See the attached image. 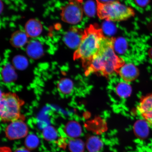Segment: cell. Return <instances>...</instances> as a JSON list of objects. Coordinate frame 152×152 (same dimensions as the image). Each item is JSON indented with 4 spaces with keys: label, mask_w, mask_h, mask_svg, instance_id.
Segmentation results:
<instances>
[{
    "label": "cell",
    "mask_w": 152,
    "mask_h": 152,
    "mask_svg": "<svg viewBox=\"0 0 152 152\" xmlns=\"http://www.w3.org/2000/svg\"><path fill=\"white\" fill-rule=\"evenodd\" d=\"M81 3L79 1H71L62 10V20L67 23L72 24L80 22L83 15Z\"/></svg>",
    "instance_id": "obj_5"
},
{
    "label": "cell",
    "mask_w": 152,
    "mask_h": 152,
    "mask_svg": "<svg viewBox=\"0 0 152 152\" xmlns=\"http://www.w3.org/2000/svg\"><path fill=\"white\" fill-rule=\"evenodd\" d=\"M115 92L119 96L126 98L130 96L132 93V88L126 82H121L115 87Z\"/></svg>",
    "instance_id": "obj_16"
},
{
    "label": "cell",
    "mask_w": 152,
    "mask_h": 152,
    "mask_svg": "<svg viewBox=\"0 0 152 152\" xmlns=\"http://www.w3.org/2000/svg\"><path fill=\"white\" fill-rule=\"evenodd\" d=\"M117 73L126 82H130L134 80L139 75L138 68L132 64H124L119 68Z\"/></svg>",
    "instance_id": "obj_9"
},
{
    "label": "cell",
    "mask_w": 152,
    "mask_h": 152,
    "mask_svg": "<svg viewBox=\"0 0 152 152\" xmlns=\"http://www.w3.org/2000/svg\"><path fill=\"white\" fill-rule=\"evenodd\" d=\"M42 25L39 21L35 19H31L28 21L25 26V32L28 37H36L41 33Z\"/></svg>",
    "instance_id": "obj_10"
},
{
    "label": "cell",
    "mask_w": 152,
    "mask_h": 152,
    "mask_svg": "<svg viewBox=\"0 0 152 152\" xmlns=\"http://www.w3.org/2000/svg\"><path fill=\"white\" fill-rule=\"evenodd\" d=\"M24 102L14 93H4L1 99V120L3 122H12L24 118L21 114V108Z\"/></svg>",
    "instance_id": "obj_4"
},
{
    "label": "cell",
    "mask_w": 152,
    "mask_h": 152,
    "mask_svg": "<svg viewBox=\"0 0 152 152\" xmlns=\"http://www.w3.org/2000/svg\"><path fill=\"white\" fill-rule=\"evenodd\" d=\"M28 37L26 32L16 31L11 36L10 42L11 45L15 48H21L24 46L28 41Z\"/></svg>",
    "instance_id": "obj_12"
},
{
    "label": "cell",
    "mask_w": 152,
    "mask_h": 152,
    "mask_svg": "<svg viewBox=\"0 0 152 152\" xmlns=\"http://www.w3.org/2000/svg\"><path fill=\"white\" fill-rule=\"evenodd\" d=\"M0 152H12L10 148L7 147H2Z\"/></svg>",
    "instance_id": "obj_24"
},
{
    "label": "cell",
    "mask_w": 152,
    "mask_h": 152,
    "mask_svg": "<svg viewBox=\"0 0 152 152\" xmlns=\"http://www.w3.org/2000/svg\"><path fill=\"white\" fill-rule=\"evenodd\" d=\"M58 88L59 92L63 94H71L73 90V83L71 80L68 78H62L58 81Z\"/></svg>",
    "instance_id": "obj_15"
},
{
    "label": "cell",
    "mask_w": 152,
    "mask_h": 152,
    "mask_svg": "<svg viewBox=\"0 0 152 152\" xmlns=\"http://www.w3.org/2000/svg\"><path fill=\"white\" fill-rule=\"evenodd\" d=\"M28 128L22 120L12 121L5 129L7 137L10 140L19 139L27 135Z\"/></svg>",
    "instance_id": "obj_6"
},
{
    "label": "cell",
    "mask_w": 152,
    "mask_h": 152,
    "mask_svg": "<svg viewBox=\"0 0 152 152\" xmlns=\"http://www.w3.org/2000/svg\"><path fill=\"white\" fill-rule=\"evenodd\" d=\"M71 1H75L80 2L82 3V0H71Z\"/></svg>",
    "instance_id": "obj_26"
},
{
    "label": "cell",
    "mask_w": 152,
    "mask_h": 152,
    "mask_svg": "<svg viewBox=\"0 0 152 152\" xmlns=\"http://www.w3.org/2000/svg\"><path fill=\"white\" fill-rule=\"evenodd\" d=\"M104 37L102 29L96 24L85 28L80 43L74 53V59L81 60L85 67L97 53Z\"/></svg>",
    "instance_id": "obj_2"
},
{
    "label": "cell",
    "mask_w": 152,
    "mask_h": 152,
    "mask_svg": "<svg viewBox=\"0 0 152 152\" xmlns=\"http://www.w3.org/2000/svg\"><path fill=\"white\" fill-rule=\"evenodd\" d=\"M115 45V49L116 50L117 52L121 54H122V53L124 52L125 49V43L124 42H117L116 43V44Z\"/></svg>",
    "instance_id": "obj_21"
},
{
    "label": "cell",
    "mask_w": 152,
    "mask_h": 152,
    "mask_svg": "<svg viewBox=\"0 0 152 152\" xmlns=\"http://www.w3.org/2000/svg\"><path fill=\"white\" fill-rule=\"evenodd\" d=\"M39 142L37 137L34 134H30L26 137L25 141V144L27 149L30 150L35 149Z\"/></svg>",
    "instance_id": "obj_20"
},
{
    "label": "cell",
    "mask_w": 152,
    "mask_h": 152,
    "mask_svg": "<svg viewBox=\"0 0 152 152\" xmlns=\"http://www.w3.org/2000/svg\"><path fill=\"white\" fill-rule=\"evenodd\" d=\"M134 129L136 135L139 138L143 139L149 135V126L147 122L143 120L136 121L134 124Z\"/></svg>",
    "instance_id": "obj_13"
},
{
    "label": "cell",
    "mask_w": 152,
    "mask_h": 152,
    "mask_svg": "<svg viewBox=\"0 0 152 152\" xmlns=\"http://www.w3.org/2000/svg\"><path fill=\"white\" fill-rule=\"evenodd\" d=\"M15 152H30L29 150L24 148H20L15 151Z\"/></svg>",
    "instance_id": "obj_23"
},
{
    "label": "cell",
    "mask_w": 152,
    "mask_h": 152,
    "mask_svg": "<svg viewBox=\"0 0 152 152\" xmlns=\"http://www.w3.org/2000/svg\"><path fill=\"white\" fill-rule=\"evenodd\" d=\"M149 54L150 57L152 58V48L149 50Z\"/></svg>",
    "instance_id": "obj_25"
},
{
    "label": "cell",
    "mask_w": 152,
    "mask_h": 152,
    "mask_svg": "<svg viewBox=\"0 0 152 152\" xmlns=\"http://www.w3.org/2000/svg\"><path fill=\"white\" fill-rule=\"evenodd\" d=\"M68 147L71 152H83L84 151V142L80 139L73 138L68 142Z\"/></svg>",
    "instance_id": "obj_18"
},
{
    "label": "cell",
    "mask_w": 152,
    "mask_h": 152,
    "mask_svg": "<svg viewBox=\"0 0 152 152\" xmlns=\"http://www.w3.org/2000/svg\"><path fill=\"white\" fill-rule=\"evenodd\" d=\"M113 38L104 37L101 41L99 49L91 61L85 66V75L94 73L107 77L114 72L117 73L125 64L124 60L115 54Z\"/></svg>",
    "instance_id": "obj_1"
},
{
    "label": "cell",
    "mask_w": 152,
    "mask_h": 152,
    "mask_svg": "<svg viewBox=\"0 0 152 152\" xmlns=\"http://www.w3.org/2000/svg\"><path fill=\"white\" fill-rule=\"evenodd\" d=\"M136 3L140 7H144L149 3V0H135Z\"/></svg>",
    "instance_id": "obj_22"
},
{
    "label": "cell",
    "mask_w": 152,
    "mask_h": 152,
    "mask_svg": "<svg viewBox=\"0 0 152 152\" xmlns=\"http://www.w3.org/2000/svg\"><path fill=\"white\" fill-rule=\"evenodd\" d=\"M42 47L39 42L33 41L28 43L27 47V53L31 57H37L42 53Z\"/></svg>",
    "instance_id": "obj_17"
},
{
    "label": "cell",
    "mask_w": 152,
    "mask_h": 152,
    "mask_svg": "<svg viewBox=\"0 0 152 152\" xmlns=\"http://www.w3.org/2000/svg\"><path fill=\"white\" fill-rule=\"evenodd\" d=\"M97 14L101 20L119 22L128 20L135 14L131 7L116 1L102 2L96 0Z\"/></svg>",
    "instance_id": "obj_3"
},
{
    "label": "cell",
    "mask_w": 152,
    "mask_h": 152,
    "mask_svg": "<svg viewBox=\"0 0 152 152\" xmlns=\"http://www.w3.org/2000/svg\"><path fill=\"white\" fill-rule=\"evenodd\" d=\"M64 132L69 137L76 138L81 136L82 130L80 125L77 121H70L66 124Z\"/></svg>",
    "instance_id": "obj_11"
},
{
    "label": "cell",
    "mask_w": 152,
    "mask_h": 152,
    "mask_svg": "<svg viewBox=\"0 0 152 152\" xmlns=\"http://www.w3.org/2000/svg\"><path fill=\"white\" fill-rule=\"evenodd\" d=\"M83 32L77 28H73L66 32L64 36V43L72 48H77L80 43Z\"/></svg>",
    "instance_id": "obj_8"
},
{
    "label": "cell",
    "mask_w": 152,
    "mask_h": 152,
    "mask_svg": "<svg viewBox=\"0 0 152 152\" xmlns=\"http://www.w3.org/2000/svg\"><path fill=\"white\" fill-rule=\"evenodd\" d=\"M137 110L146 121L152 124V93L141 99Z\"/></svg>",
    "instance_id": "obj_7"
},
{
    "label": "cell",
    "mask_w": 152,
    "mask_h": 152,
    "mask_svg": "<svg viewBox=\"0 0 152 152\" xmlns=\"http://www.w3.org/2000/svg\"><path fill=\"white\" fill-rule=\"evenodd\" d=\"M103 146L102 140L97 137L91 136L87 139L86 147L89 152H99Z\"/></svg>",
    "instance_id": "obj_14"
},
{
    "label": "cell",
    "mask_w": 152,
    "mask_h": 152,
    "mask_svg": "<svg viewBox=\"0 0 152 152\" xmlns=\"http://www.w3.org/2000/svg\"><path fill=\"white\" fill-rule=\"evenodd\" d=\"M42 136L44 139L47 141H53L58 138V134L54 127L48 126L43 129Z\"/></svg>",
    "instance_id": "obj_19"
}]
</instances>
